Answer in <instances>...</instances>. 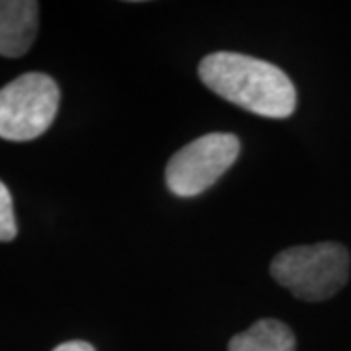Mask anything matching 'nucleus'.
Segmentation results:
<instances>
[{
	"label": "nucleus",
	"mask_w": 351,
	"mask_h": 351,
	"mask_svg": "<svg viewBox=\"0 0 351 351\" xmlns=\"http://www.w3.org/2000/svg\"><path fill=\"white\" fill-rule=\"evenodd\" d=\"M201 82L246 112L285 119L297 108V90L279 66L242 53L219 51L199 63Z\"/></svg>",
	"instance_id": "1"
},
{
	"label": "nucleus",
	"mask_w": 351,
	"mask_h": 351,
	"mask_svg": "<svg viewBox=\"0 0 351 351\" xmlns=\"http://www.w3.org/2000/svg\"><path fill=\"white\" fill-rule=\"evenodd\" d=\"M269 271L297 299L326 301L350 279V252L338 242L295 246L277 254Z\"/></svg>",
	"instance_id": "2"
},
{
	"label": "nucleus",
	"mask_w": 351,
	"mask_h": 351,
	"mask_svg": "<svg viewBox=\"0 0 351 351\" xmlns=\"http://www.w3.org/2000/svg\"><path fill=\"white\" fill-rule=\"evenodd\" d=\"M61 101V90L49 75L25 73L0 88V138L32 141L43 135Z\"/></svg>",
	"instance_id": "3"
},
{
	"label": "nucleus",
	"mask_w": 351,
	"mask_h": 351,
	"mask_svg": "<svg viewBox=\"0 0 351 351\" xmlns=\"http://www.w3.org/2000/svg\"><path fill=\"white\" fill-rule=\"evenodd\" d=\"M240 141L230 133H209L176 152L166 166V184L178 197H195L237 162Z\"/></svg>",
	"instance_id": "4"
},
{
	"label": "nucleus",
	"mask_w": 351,
	"mask_h": 351,
	"mask_svg": "<svg viewBox=\"0 0 351 351\" xmlns=\"http://www.w3.org/2000/svg\"><path fill=\"white\" fill-rule=\"evenodd\" d=\"M38 20L36 0H0V55L16 59L32 49Z\"/></svg>",
	"instance_id": "5"
},
{
	"label": "nucleus",
	"mask_w": 351,
	"mask_h": 351,
	"mask_svg": "<svg viewBox=\"0 0 351 351\" xmlns=\"http://www.w3.org/2000/svg\"><path fill=\"white\" fill-rule=\"evenodd\" d=\"M228 351H297V341L287 324L263 318L230 339Z\"/></svg>",
	"instance_id": "6"
},
{
	"label": "nucleus",
	"mask_w": 351,
	"mask_h": 351,
	"mask_svg": "<svg viewBox=\"0 0 351 351\" xmlns=\"http://www.w3.org/2000/svg\"><path fill=\"white\" fill-rule=\"evenodd\" d=\"M18 234L16 215H14L12 195L0 182V242H10Z\"/></svg>",
	"instance_id": "7"
},
{
	"label": "nucleus",
	"mask_w": 351,
	"mask_h": 351,
	"mask_svg": "<svg viewBox=\"0 0 351 351\" xmlns=\"http://www.w3.org/2000/svg\"><path fill=\"white\" fill-rule=\"evenodd\" d=\"M53 351H96L94 346H90L88 341L73 339V341H64L61 346H57Z\"/></svg>",
	"instance_id": "8"
}]
</instances>
